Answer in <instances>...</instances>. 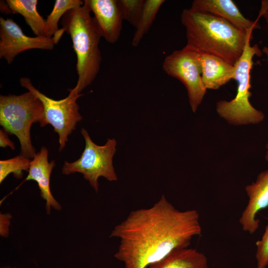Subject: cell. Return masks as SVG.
I'll return each instance as SVG.
<instances>
[{
	"label": "cell",
	"mask_w": 268,
	"mask_h": 268,
	"mask_svg": "<svg viewBox=\"0 0 268 268\" xmlns=\"http://www.w3.org/2000/svg\"><path fill=\"white\" fill-rule=\"evenodd\" d=\"M162 68L166 74L184 84L191 109L196 112L207 91L201 79L200 53L186 45L167 55L163 61Z\"/></svg>",
	"instance_id": "obj_8"
},
{
	"label": "cell",
	"mask_w": 268,
	"mask_h": 268,
	"mask_svg": "<svg viewBox=\"0 0 268 268\" xmlns=\"http://www.w3.org/2000/svg\"><path fill=\"white\" fill-rule=\"evenodd\" d=\"M0 11L2 13L5 14H10L12 13L11 9H10L9 6L6 2V0L4 1L3 0H0Z\"/></svg>",
	"instance_id": "obj_24"
},
{
	"label": "cell",
	"mask_w": 268,
	"mask_h": 268,
	"mask_svg": "<svg viewBox=\"0 0 268 268\" xmlns=\"http://www.w3.org/2000/svg\"><path fill=\"white\" fill-rule=\"evenodd\" d=\"M6 2L12 13L20 14L24 17L36 36L48 37L46 19L38 11L37 0H6Z\"/></svg>",
	"instance_id": "obj_16"
},
{
	"label": "cell",
	"mask_w": 268,
	"mask_h": 268,
	"mask_svg": "<svg viewBox=\"0 0 268 268\" xmlns=\"http://www.w3.org/2000/svg\"><path fill=\"white\" fill-rule=\"evenodd\" d=\"M201 230L197 210H180L163 195L150 207L131 211L110 237L120 239L114 257L125 268H147L174 251L188 248Z\"/></svg>",
	"instance_id": "obj_1"
},
{
	"label": "cell",
	"mask_w": 268,
	"mask_h": 268,
	"mask_svg": "<svg viewBox=\"0 0 268 268\" xmlns=\"http://www.w3.org/2000/svg\"><path fill=\"white\" fill-rule=\"evenodd\" d=\"M38 122L41 127L47 126L43 103L32 92L0 95V125L7 134L17 137L20 155L29 159L36 154L30 130L32 124Z\"/></svg>",
	"instance_id": "obj_5"
},
{
	"label": "cell",
	"mask_w": 268,
	"mask_h": 268,
	"mask_svg": "<svg viewBox=\"0 0 268 268\" xmlns=\"http://www.w3.org/2000/svg\"><path fill=\"white\" fill-rule=\"evenodd\" d=\"M63 16L61 24L70 36L76 55L78 76L73 89L78 93L90 85L98 75L102 61L99 43L102 37L86 0Z\"/></svg>",
	"instance_id": "obj_3"
},
{
	"label": "cell",
	"mask_w": 268,
	"mask_h": 268,
	"mask_svg": "<svg viewBox=\"0 0 268 268\" xmlns=\"http://www.w3.org/2000/svg\"><path fill=\"white\" fill-rule=\"evenodd\" d=\"M48 150L42 147L31 160L28 174L23 182L29 180L36 181L40 191L41 197L46 201V209L48 214L51 208L60 210L61 206L53 196L50 189V176L55 166V161H48Z\"/></svg>",
	"instance_id": "obj_13"
},
{
	"label": "cell",
	"mask_w": 268,
	"mask_h": 268,
	"mask_svg": "<svg viewBox=\"0 0 268 268\" xmlns=\"http://www.w3.org/2000/svg\"><path fill=\"white\" fill-rule=\"evenodd\" d=\"M56 44L53 38L28 36L12 19L0 17V58L8 64L24 51L36 49L52 50Z\"/></svg>",
	"instance_id": "obj_9"
},
{
	"label": "cell",
	"mask_w": 268,
	"mask_h": 268,
	"mask_svg": "<svg viewBox=\"0 0 268 268\" xmlns=\"http://www.w3.org/2000/svg\"><path fill=\"white\" fill-rule=\"evenodd\" d=\"M145 0H118L124 20L134 28L141 15Z\"/></svg>",
	"instance_id": "obj_20"
},
{
	"label": "cell",
	"mask_w": 268,
	"mask_h": 268,
	"mask_svg": "<svg viewBox=\"0 0 268 268\" xmlns=\"http://www.w3.org/2000/svg\"><path fill=\"white\" fill-rule=\"evenodd\" d=\"M258 17H263L268 25V0H263Z\"/></svg>",
	"instance_id": "obj_23"
},
{
	"label": "cell",
	"mask_w": 268,
	"mask_h": 268,
	"mask_svg": "<svg viewBox=\"0 0 268 268\" xmlns=\"http://www.w3.org/2000/svg\"><path fill=\"white\" fill-rule=\"evenodd\" d=\"M181 22L186 30V45L233 66L243 52L248 35L254 30L243 31L221 17L191 8L183 10Z\"/></svg>",
	"instance_id": "obj_2"
},
{
	"label": "cell",
	"mask_w": 268,
	"mask_h": 268,
	"mask_svg": "<svg viewBox=\"0 0 268 268\" xmlns=\"http://www.w3.org/2000/svg\"><path fill=\"white\" fill-rule=\"evenodd\" d=\"M251 32L248 36L243 52L235 64L234 79L237 84L235 97L229 100H220L216 104L217 114L229 124L233 126L258 124L264 118V114L255 108L251 103L250 98L251 71L255 56L262 55V50L257 44L251 45Z\"/></svg>",
	"instance_id": "obj_4"
},
{
	"label": "cell",
	"mask_w": 268,
	"mask_h": 268,
	"mask_svg": "<svg viewBox=\"0 0 268 268\" xmlns=\"http://www.w3.org/2000/svg\"><path fill=\"white\" fill-rule=\"evenodd\" d=\"M165 2L164 0H145L143 10L136 26L132 45L137 47L143 36L148 32L156 18L157 13Z\"/></svg>",
	"instance_id": "obj_18"
},
{
	"label": "cell",
	"mask_w": 268,
	"mask_h": 268,
	"mask_svg": "<svg viewBox=\"0 0 268 268\" xmlns=\"http://www.w3.org/2000/svg\"><path fill=\"white\" fill-rule=\"evenodd\" d=\"M190 8L221 17L246 32L251 29L260 28V18L253 21L245 17L232 0H195Z\"/></svg>",
	"instance_id": "obj_12"
},
{
	"label": "cell",
	"mask_w": 268,
	"mask_h": 268,
	"mask_svg": "<svg viewBox=\"0 0 268 268\" xmlns=\"http://www.w3.org/2000/svg\"><path fill=\"white\" fill-rule=\"evenodd\" d=\"M202 83L207 89L217 90L234 79L235 66L216 56L200 53Z\"/></svg>",
	"instance_id": "obj_14"
},
{
	"label": "cell",
	"mask_w": 268,
	"mask_h": 268,
	"mask_svg": "<svg viewBox=\"0 0 268 268\" xmlns=\"http://www.w3.org/2000/svg\"><path fill=\"white\" fill-rule=\"evenodd\" d=\"M262 53L264 54L266 57V60L268 61V47L265 46L262 49Z\"/></svg>",
	"instance_id": "obj_25"
},
{
	"label": "cell",
	"mask_w": 268,
	"mask_h": 268,
	"mask_svg": "<svg viewBox=\"0 0 268 268\" xmlns=\"http://www.w3.org/2000/svg\"><path fill=\"white\" fill-rule=\"evenodd\" d=\"M248 201L241 214L239 222L242 229L250 234L258 229L260 221L256 215L268 207V169L261 172L256 181L246 186Z\"/></svg>",
	"instance_id": "obj_11"
},
{
	"label": "cell",
	"mask_w": 268,
	"mask_h": 268,
	"mask_svg": "<svg viewBox=\"0 0 268 268\" xmlns=\"http://www.w3.org/2000/svg\"><path fill=\"white\" fill-rule=\"evenodd\" d=\"M257 268H266L268 265V224L260 240L256 242Z\"/></svg>",
	"instance_id": "obj_21"
},
{
	"label": "cell",
	"mask_w": 268,
	"mask_h": 268,
	"mask_svg": "<svg viewBox=\"0 0 268 268\" xmlns=\"http://www.w3.org/2000/svg\"><path fill=\"white\" fill-rule=\"evenodd\" d=\"M21 86L32 92L43 103L46 125H51L58 134L60 151L63 150L68 141V136L75 130L77 124L82 120L77 100L82 96L72 88L68 89V96L62 99L50 98L36 89L30 78L21 77Z\"/></svg>",
	"instance_id": "obj_7"
},
{
	"label": "cell",
	"mask_w": 268,
	"mask_h": 268,
	"mask_svg": "<svg viewBox=\"0 0 268 268\" xmlns=\"http://www.w3.org/2000/svg\"><path fill=\"white\" fill-rule=\"evenodd\" d=\"M0 146L9 147L12 150L15 149L14 143L8 137V134L3 130H0Z\"/></svg>",
	"instance_id": "obj_22"
},
{
	"label": "cell",
	"mask_w": 268,
	"mask_h": 268,
	"mask_svg": "<svg viewBox=\"0 0 268 268\" xmlns=\"http://www.w3.org/2000/svg\"><path fill=\"white\" fill-rule=\"evenodd\" d=\"M147 268H208V262L203 253L186 248L173 251Z\"/></svg>",
	"instance_id": "obj_15"
},
{
	"label": "cell",
	"mask_w": 268,
	"mask_h": 268,
	"mask_svg": "<svg viewBox=\"0 0 268 268\" xmlns=\"http://www.w3.org/2000/svg\"><path fill=\"white\" fill-rule=\"evenodd\" d=\"M31 161L30 159L21 155L0 160V183L11 173L15 178L20 179L23 176V171H28Z\"/></svg>",
	"instance_id": "obj_19"
},
{
	"label": "cell",
	"mask_w": 268,
	"mask_h": 268,
	"mask_svg": "<svg viewBox=\"0 0 268 268\" xmlns=\"http://www.w3.org/2000/svg\"><path fill=\"white\" fill-rule=\"evenodd\" d=\"M81 0H56L51 12L46 19V31L48 37L53 38L56 44L59 42L64 33L62 28L59 29L58 23L64 14L69 10L83 5Z\"/></svg>",
	"instance_id": "obj_17"
},
{
	"label": "cell",
	"mask_w": 268,
	"mask_h": 268,
	"mask_svg": "<svg viewBox=\"0 0 268 268\" xmlns=\"http://www.w3.org/2000/svg\"><path fill=\"white\" fill-rule=\"evenodd\" d=\"M102 37L110 44L118 40L124 20L118 0H86Z\"/></svg>",
	"instance_id": "obj_10"
},
{
	"label": "cell",
	"mask_w": 268,
	"mask_h": 268,
	"mask_svg": "<svg viewBox=\"0 0 268 268\" xmlns=\"http://www.w3.org/2000/svg\"><path fill=\"white\" fill-rule=\"evenodd\" d=\"M266 152L265 155V159L268 162V142L266 145Z\"/></svg>",
	"instance_id": "obj_26"
},
{
	"label": "cell",
	"mask_w": 268,
	"mask_h": 268,
	"mask_svg": "<svg viewBox=\"0 0 268 268\" xmlns=\"http://www.w3.org/2000/svg\"><path fill=\"white\" fill-rule=\"evenodd\" d=\"M80 133L85 140L84 149L77 160L71 162L65 161L62 172L65 175L82 174L98 192L100 177L109 181L118 180L113 164L117 142L115 138H108L104 145H98L92 140L86 130L82 128Z\"/></svg>",
	"instance_id": "obj_6"
}]
</instances>
